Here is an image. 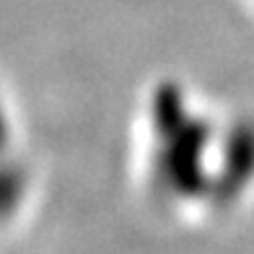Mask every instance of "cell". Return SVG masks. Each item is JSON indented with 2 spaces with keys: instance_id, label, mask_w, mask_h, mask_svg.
<instances>
[{
  "instance_id": "obj_1",
  "label": "cell",
  "mask_w": 254,
  "mask_h": 254,
  "mask_svg": "<svg viewBox=\"0 0 254 254\" xmlns=\"http://www.w3.org/2000/svg\"><path fill=\"white\" fill-rule=\"evenodd\" d=\"M151 174L156 190L169 200L213 197V166L221 137L202 114H194L184 94L161 86L151 104Z\"/></svg>"
},
{
  "instance_id": "obj_2",
  "label": "cell",
  "mask_w": 254,
  "mask_h": 254,
  "mask_svg": "<svg viewBox=\"0 0 254 254\" xmlns=\"http://www.w3.org/2000/svg\"><path fill=\"white\" fill-rule=\"evenodd\" d=\"M8 135H10V130H8V117H5V112H3V104H0V151L5 148Z\"/></svg>"
}]
</instances>
